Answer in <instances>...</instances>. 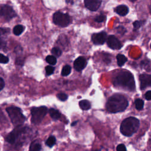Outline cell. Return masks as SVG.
Returning <instances> with one entry per match:
<instances>
[{
  "mask_svg": "<svg viewBox=\"0 0 151 151\" xmlns=\"http://www.w3.org/2000/svg\"><path fill=\"white\" fill-rule=\"evenodd\" d=\"M128 106V101L122 95L114 94L110 97L106 104L107 110L111 113L123 111Z\"/></svg>",
  "mask_w": 151,
  "mask_h": 151,
  "instance_id": "1",
  "label": "cell"
},
{
  "mask_svg": "<svg viewBox=\"0 0 151 151\" xmlns=\"http://www.w3.org/2000/svg\"><path fill=\"white\" fill-rule=\"evenodd\" d=\"M113 83L114 86L123 88L133 90L134 88V81L132 74L129 71H122L115 77Z\"/></svg>",
  "mask_w": 151,
  "mask_h": 151,
  "instance_id": "2",
  "label": "cell"
},
{
  "mask_svg": "<svg viewBox=\"0 0 151 151\" xmlns=\"http://www.w3.org/2000/svg\"><path fill=\"white\" fill-rule=\"evenodd\" d=\"M139 126V120L133 117H129L122 122L120 126V132L126 136H131L137 130Z\"/></svg>",
  "mask_w": 151,
  "mask_h": 151,
  "instance_id": "3",
  "label": "cell"
},
{
  "mask_svg": "<svg viewBox=\"0 0 151 151\" xmlns=\"http://www.w3.org/2000/svg\"><path fill=\"white\" fill-rule=\"evenodd\" d=\"M12 124L17 126H21L25 120V117L19 107L10 106L6 109Z\"/></svg>",
  "mask_w": 151,
  "mask_h": 151,
  "instance_id": "4",
  "label": "cell"
},
{
  "mask_svg": "<svg viewBox=\"0 0 151 151\" xmlns=\"http://www.w3.org/2000/svg\"><path fill=\"white\" fill-rule=\"evenodd\" d=\"M47 108L45 106L33 107L31 110V122L34 124L40 123L47 114Z\"/></svg>",
  "mask_w": 151,
  "mask_h": 151,
  "instance_id": "5",
  "label": "cell"
},
{
  "mask_svg": "<svg viewBox=\"0 0 151 151\" xmlns=\"http://www.w3.org/2000/svg\"><path fill=\"white\" fill-rule=\"evenodd\" d=\"M53 22L57 25L65 27L70 24L71 19L67 14H64L58 11L53 15Z\"/></svg>",
  "mask_w": 151,
  "mask_h": 151,
  "instance_id": "6",
  "label": "cell"
},
{
  "mask_svg": "<svg viewBox=\"0 0 151 151\" xmlns=\"http://www.w3.org/2000/svg\"><path fill=\"white\" fill-rule=\"evenodd\" d=\"M17 14L12 7L6 5H0V17L9 20L16 17Z\"/></svg>",
  "mask_w": 151,
  "mask_h": 151,
  "instance_id": "7",
  "label": "cell"
},
{
  "mask_svg": "<svg viewBox=\"0 0 151 151\" xmlns=\"http://www.w3.org/2000/svg\"><path fill=\"white\" fill-rule=\"evenodd\" d=\"M25 130V127L21 126H17L11 133H9L6 136L5 140L8 143L12 144L14 143L19 135H21Z\"/></svg>",
  "mask_w": 151,
  "mask_h": 151,
  "instance_id": "8",
  "label": "cell"
},
{
  "mask_svg": "<svg viewBox=\"0 0 151 151\" xmlns=\"http://www.w3.org/2000/svg\"><path fill=\"white\" fill-rule=\"evenodd\" d=\"M107 38V34L104 32H101L93 34L91 37L92 41L97 45H101L104 43Z\"/></svg>",
  "mask_w": 151,
  "mask_h": 151,
  "instance_id": "9",
  "label": "cell"
},
{
  "mask_svg": "<svg viewBox=\"0 0 151 151\" xmlns=\"http://www.w3.org/2000/svg\"><path fill=\"white\" fill-rule=\"evenodd\" d=\"M108 46L113 50H118L122 47V44L119 40L114 35H110L107 38Z\"/></svg>",
  "mask_w": 151,
  "mask_h": 151,
  "instance_id": "10",
  "label": "cell"
},
{
  "mask_svg": "<svg viewBox=\"0 0 151 151\" xmlns=\"http://www.w3.org/2000/svg\"><path fill=\"white\" fill-rule=\"evenodd\" d=\"M101 0H84L86 7L92 11L97 10L101 5Z\"/></svg>",
  "mask_w": 151,
  "mask_h": 151,
  "instance_id": "11",
  "label": "cell"
},
{
  "mask_svg": "<svg viewBox=\"0 0 151 151\" xmlns=\"http://www.w3.org/2000/svg\"><path fill=\"white\" fill-rule=\"evenodd\" d=\"M140 82V88L144 89L147 87H151V76L143 74L139 77Z\"/></svg>",
  "mask_w": 151,
  "mask_h": 151,
  "instance_id": "12",
  "label": "cell"
},
{
  "mask_svg": "<svg viewBox=\"0 0 151 151\" xmlns=\"http://www.w3.org/2000/svg\"><path fill=\"white\" fill-rule=\"evenodd\" d=\"M87 61L84 57H79L76 59L74 62V68L76 70L80 71L83 70L86 66Z\"/></svg>",
  "mask_w": 151,
  "mask_h": 151,
  "instance_id": "13",
  "label": "cell"
},
{
  "mask_svg": "<svg viewBox=\"0 0 151 151\" xmlns=\"http://www.w3.org/2000/svg\"><path fill=\"white\" fill-rule=\"evenodd\" d=\"M115 12L118 14L119 15L121 16H124L126 15L128 12H129V8L127 6L124 5H121L117 6L115 8Z\"/></svg>",
  "mask_w": 151,
  "mask_h": 151,
  "instance_id": "14",
  "label": "cell"
},
{
  "mask_svg": "<svg viewBox=\"0 0 151 151\" xmlns=\"http://www.w3.org/2000/svg\"><path fill=\"white\" fill-rule=\"evenodd\" d=\"M49 113L51 118L53 119L54 120L59 119L61 117V114L60 111L54 109H50L49 110Z\"/></svg>",
  "mask_w": 151,
  "mask_h": 151,
  "instance_id": "15",
  "label": "cell"
},
{
  "mask_svg": "<svg viewBox=\"0 0 151 151\" xmlns=\"http://www.w3.org/2000/svg\"><path fill=\"white\" fill-rule=\"evenodd\" d=\"M41 145L37 141H34L30 145L29 151H41Z\"/></svg>",
  "mask_w": 151,
  "mask_h": 151,
  "instance_id": "16",
  "label": "cell"
},
{
  "mask_svg": "<svg viewBox=\"0 0 151 151\" xmlns=\"http://www.w3.org/2000/svg\"><path fill=\"white\" fill-rule=\"evenodd\" d=\"M116 58H117V64L119 66L121 67V66H123L124 63L127 61V58L123 54H118L116 57Z\"/></svg>",
  "mask_w": 151,
  "mask_h": 151,
  "instance_id": "17",
  "label": "cell"
},
{
  "mask_svg": "<svg viewBox=\"0 0 151 151\" xmlns=\"http://www.w3.org/2000/svg\"><path fill=\"white\" fill-rule=\"evenodd\" d=\"M79 106H80V108L82 110H88L90 108V107H91L90 103L88 100H81L79 102Z\"/></svg>",
  "mask_w": 151,
  "mask_h": 151,
  "instance_id": "18",
  "label": "cell"
},
{
  "mask_svg": "<svg viewBox=\"0 0 151 151\" xmlns=\"http://www.w3.org/2000/svg\"><path fill=\"white\" fill-rule=\"evenodd\" d=\"M24 27L22 25H17L15 26V27L13 29L14 34L16 35H20L24 30Z\"/></svg>",
  "mask_w": 151,
  "mask_h": 151,
  "instance_id": "19",
  "label": "cell"
},
{
  "mask_svg": "<svg viewBox=\"0 0 151 151\" xmlns=\"http://www.w3.org/2000/svg\"><path fill=\"white\" fill-rule=\"evenodd\" d=\"M134 104H135L136 109L138 110H142L143 107V106H144L143 101L142 99H136L134 101Z\"/></svg>",
  "mask_w": 151,
  "mask_h": 151,
  "instance_id": "20",
  "label": "cell"
},
{
  "mask_svg": "<svg viewBox=\"0 0 151 151\" xmlns=\"http://www.w3.org/2000/svg\"><path fill=\"white\" fill-rule=\"evenodd\" d=\"M71 67L68 65H65V66L63 67L62 71H61V74L63 76H67L68 74H70V73H71Z\"/></svg>",
  "mask_w": 151,
  "mask_h": 151,
  "instance_id": "21",
  "label": "cell"
},
{
  "mask_svg": "<svg viewBox=\"0 0 151 151\" xmlns=\"http://www.w3.org/2000/svg\"><path fill=\"white\" fill-rule=\"evenodd\" d=\"M55 141H56L55 137L53 136H51L47 139V140L46 141V145L48 146L51 147L54 145H55Z\"/></svg>",
  "mask_w": 151,
  "mask_h": 151,
  "instance_id": "22",
  "label": "cell"
},
{
  "mask_svg": "<svg viewBox=\"0 0 151 151\" xmlns=\"http://www.w3.org/2000/svg\"><path fill=\"white\" fill-rule=\"evenodd\" d=\"M46 61L48 63L51 65H54L57 63V59L54 55H48L46 57Z\"/></svg>",
  "mask_w": 151,
  "mask_h": 151,
  "instance_id": "23",
  "label": "cell"
},
{
  "mask_svg": "<svg viewBox=\"0 0 151 151\" xmlns=\"http://www.w3.org/2000/svg\"><path fill=\"white\" fill-rule=\"evenodd\" d=\"M51 53L54 55V56L59 57L61 54V51L58 47H54L51 50Z\"/></svg>",
  "mask_w": 151,
  "mask_h": 151,
  "instance_id": "24",
  "label": "cell"
},
{
  "mask_svg": "<svg viewBox=\"0 0 151 151\" xmlns=\"http://www.w3.org/2000/svg\"><path fill=\"white\" fill-rule=\"evenodd\" d=\"M57 97L61 101H65L67 99V98H68L67 95L66 94H65V93H58L57 95Z\"/></svg>",
  "mask_w": 151,
  "mask_h": 151,
  "instance_id": "25",
  "label": "cell"
},
{
  "mask_svg": "<svg viewBox=\"0 0 151 151\" xmlns=\"http://www.w3.org/2000/svg\"><path fill=\"white\" fill-rule=\"evenodd\" d=\"M106 19V16L104 15H100L97 16L94 18V21L97 22H103Z\"/></svg>",
  "mask_w": 151,
  "mask_h": 151,
  "instance_id": "26",
  "label": "cell"
},
{
  "mask_svg": "<svg viewBox=\"0 0 151 151\" xmlns=\"http://www.w3.org/2000/svg\"><path fill=\"white\" fill-rule=\"evenodd\" d=\"M54 71V68L51 67V66H50V65H48L45 67V71H46V74L47 76H50L51 74H52L53 73Z\"/></svg>",
  "mask_w": 151,
  "mask_h": 151,
  "instance_id": "27",
  "label": "cell"
},
{
  "mask_svg": "<svg viewBox=\"0 0 151 151\" xmlns=\"http://www.w3.org/2000/svg\"><path fill=\"white\" fill-rule=\"evenodd\" d=\"M9 61V59L5 55L0 53V63L5 64Z\"/></svg>",
  "mask_w": 151,
  "mask_h": 151,
  "instance_id": "28",
  "label": "cell"
},
{
  "mask_svg": "<svg viewBox=\"0 0 151 151\" xmlns=\"http://www.w3.org/2000/svg\"><path fill=\"white\" fill-rule=\"evenodd\" d=\"M142 25V22L141 21H136L133 22V27L134 29H137L139 28Z\"/></svg>",
  "mask_w": 151,
  "mask_h": 151,
  "instance_id": "29",
  "label": "cell"
},
{
  "mask_svg": "<svg viewBox=\"0 0 151 151\" xmlns=\"http://www.w3.org/2000/svg\"><path fill=\"white\" fill-rule=\"evenodd\" d=\"M117 151H126V148L123 144H120L117 146Z\"/></svg>",
  "mask_w": 151,
  "mask_h": 151,
  "instance_id": "30",
  "label": "cell"
},
{
  "mask_svg": "<svg viewBox=\"0 0 151 151\" xmlns=\"http://www.w3.org/2000/svg\"><path fill=\"white\" fill-rule=\"evenodd\" d=\"M6 46V42L5 41L2 39L0 37V49H3Z\"/></svg>",
  "mask_w": 151,
  "mask_h": 151,
  "instance_id": "31",
  "label": "cell"
},
{
  "mask_svg": "<svg viewBox=\"0 0 151 151\" xmlns=\"http://www.w3.org/2000/svg\"><path fill=\"white\" fill-rule=\"evenodd\" d=\"M145 98L147 100H151V90L147 91L145 94Z\"/></svg>",
  "mask_w": 151,
  "mask_h": 151,
  "instance_id": "32",
  "label": "cell"
},
{
  "mask_svg": "<svg viewBox=\"0 0 151 151\" xmlns=\"http://www.w3.org/2000/svg\"><path fill=\"white\" fill-rule=\"evenodd\" d=\"M4 86H5V83H4V80L0 77V91H1L3 88L4 87Z\"/></svg>",
  "mask_w": 151,
  "mask_h": 151,
  "instance_id": "33",
  "label": "cell"
},
{
  "mask_svg": "<svg viewBox=\"0 0 151 151\" xmlns=\"http://www.w3.org/2000/svg\"><path fill=\"white\" fill-rule=\"evenodd\" d=\"M7 31H7L6 29H4V28H0V37H1V35H4V34L6 33Z\"/></svg>",
  "mask_w": 151,
  "mask_h": 151,
  "instance_id": "34",
  "label": "cell"
},
{
  "mask_svg": "<svg viewBox=\"0 0 151 151\" xmlns=\"http://www.w3.org/2000/svg\"><path fill=\"white\" fill-rule=\"evenodd\" d=\"M4 120H5V116L3 113L0 110V122H2Z\"/></svg>",
  "mask_w": 151,
  "mask_h": 151,
  "instance_id": "35",
  "label": "cell"
},
{
  "mask_svg": "<svg viewBox=\"0 0 151 151\" xmlns=\"http://www.w3.org/2000/svg\"><path fill=\"white\" fill-rule=\"evenodd\" d=\"M67 3H73V0H66Z\"/></svg>",
  "mask_w": 151,
  "mask_h": 151,
  "instance_id": "36",
  "label": "cell"
},
{
  "mask_svg": "<svg viewBox=\"0 0 151 151\" xmlns=\"http://www.w3.org/2000/svg\"><path fill=\"white\" fill-rule=\"evenodd\" d=\"M76 123H77V122H73V123H72L71 126H74V125H75Z\"/></svg>",
  "mask_w": 151,
  "mask_h": 151,
  "instance_id": "37",
  "label": "cell"
},
{
  "mask_svg": "<svg viewBox=\"0 0 151 151\" xmlns=\"http://www.w3.org/2000/svg\"><path fill=\"white\" fill-rule=\"evenodd\" d=\"M129 1H132V2H134V1H136V0H129Z\"/></svg>",
  "mask_w": 151,
  "mask_h": 151,
  "instance_id": "38",
  "label": "cell"
},
{
  "mask_svg": "<svg viewBox=\"0 0 151 151\" xmlns=\"http://www.w3.org/2000/svg\"><path fill=\"white\" fill-rule=\"evenodd\" d=\"M150 14H151V5L150 6Z\"/></svg>",
  "mask_w": 151,
  "mask_h": 151,
  "instance_id": "39",
  "label": "cell"
},
{
  "mask_svg": "<svg viewBox=\"0 0 151 151\" xmlns=\"http://www.w3.org/2000/svg\"><path fill=\"white\" fill-rule=\"evenodd\" d=\"M150 48H151V44H150Z\"/></svg>",
  "mask_w": 151,
  "mask_h": 151,
  "instance_id": "40",
  "label": "cell"
}]
</instances>
